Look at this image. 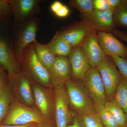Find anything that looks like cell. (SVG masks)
Instances as JSON below:
<instances>
[{
    "label": "cell",
    "mask_w": 127,
    "mask_h": 127,
    "mask_svg": "<svg viewBox=\"0 0 127 127\" xmlns=\"http://www.w3.org/2000/svg\"><path fill=\"white\" fill-rule=\"evenodd\" d=\"M20 65L22 72L31 80L43 87L52 86L48 71L37 59L33 43L23 51Z\"/></svg>",
    "instance_id": "1"
},
{
    "label": "cell",
    "mask_w": 127,
    "mask_h": 127,
    "mask_svg": "<svg viewBox=\"0 0 127 127\" xmlns=\"http://www.w3.org/2000/svg\"><path fill=\"white\" fill-rule=\"evenodd\" d=\"M71 107L81 115L96 111L95 103L81 81L69 79L64 83Z\"/></svg>",
    "instance_id": "2"
},
{
    "label": "cell",
    "mask_w": 127,
    "mask_h": 127,
    "mask_svg": "<svg viewBox=\"0 0 127 127\" xmlns=\"http://www.w3.org/2000/svg\"><path fill=\"white\" fill-rule=\"evenodd\" d=\"M56 127H67L71 122L74 112H71L66 89L64 84L53 86Z\"/></svg>",
    "instance_id": "3"
},
{
    "label": "cell",
    "mask_w": 127,
    "mask_h": 127,
    "mask_svg": "<svg viewBox=\"0 0 127 127\" xmlns=\"http://www.w3.org/2000/svg\"><path fill=\"white\" fill-rule=\"evenodd\" d=\"M8 85L16 101L27 106L34 107L35 103L31 79L22 71L8 75Z\"/></svg>",
    "instance_id": "4"
},
{
    "label": "cell",
    "mask_w": 127,
    "mask_h": 127,
    "mask_svg": "<svg viewBox=\"0 0 127 127\" xmlns=\"http://www.w3.org/2000/svg\"><path fill=\"white\" fill-rule=\"evenodd\" d=\"M47 121L48 120L43 117L39 110L15 101L2 125H22L32 123L39 124Z\"/></svg>",
    "instance_id": "5"
},
{
    "label": "cell",
    "mask_w": 127,
    "mask_h": 127,
    "mask_svg": "<svg viewBox=\"0 0 127 127\" xmlns=\"http://www.w3.org/2000/svg\"><path fill=\"white\" fill-rule=\"evenodd\" d=\"M40 22L39 18L34 17L18 25L19 28L16 34L13 51L20 64L24 50L36 40V36L39 30Z\"/></svg>",
    "instance_id": "6"
},
{
    "label": "cell",
    "mask_w": 127,
    "mask_h": 127,
    "mask_svg": "<svg viewBox=\"0 0 127 127\" xmlns=\"http://www.w3.org/2000/svg\"><path fill=\"white\" fill-rule=\"evenodd\" d=\"M96 68L104 84L107 101L113 100L122 78L118 68L112 59L106 56Z\"/></svg>",
    "instance_id": "7"
},
{
    "label": "cell",
    "mask_w": 127,
    "mask_h": 127,
    "mask_svg": "<svg viewBox=\"0 0 127 127\" xmlns=\"http://www.w3.org/2000/svg\"><path fill=\"white\" fill-rule=\"evenodd\" d=\"M82 82L95 104H105L107 101L105 88L97 68L90 67Z\"/></svg>",
    "instance_id": "8"
},
{
    "label": "cell",
    "mask_w": 127,
    "mask_h": 127,
    "mask_svg": "<svg viewBox=\"0 0 127 127\" xmlns=\"http://www.w3.org/2000/svg\"><path fill=\"white\" fill-rule=\"evenodd\" d=\"M32 89L35 103L38 110L46 119L52 121L53 117L55 116L53 91L38 84H34Z\"/></svg>",
    "instance_id": "9"
},
{
    "label": "cell",
    "mask_w": 127,
    "mask_h": 127,
    "mask_svg": "<svg viewBox=\"0 0 127 127\" xmlns=\"http://www.w3.org/2000/svg\"><path fill=\"white\" fill-rule=\"evenodd\" d=\"M12 13L17 24L35 17L40 11V0H8Z\"/></svg>",
    "instance_id": "10"
},
{
    "label": "cell",
    "mask_w": 127,
    "mask_h": 127,
    "mask_svg": "<svg viewBox=\"0 0 127 127\" xmlns=\"http://www.w3.org/2000/svg\"><path fill=\"white\" fill-rule=\"evenodd\" d=\"M113 9L100 11L93 10L86 16L80 15L82 20L88 24L92 30L111 32L116 29L113 22Z\"/></svg>",
    "instance_id": "11"
},
{
    "label": "cell",
    "mask_w": 127,
    "mask_h": 127,
    "mask_svg": "<svg viewBox=\"0 0 127 127\" xmlns=\"http://www.w3.org/2000/svg\"><path fill=\"white\" fill-rule=\"evenodd\" d=\"M80 46L91 66L96 68L105 56L99 44L96 31L91 30Z\"/></svg>",
    "instance_id": "12"
},
{
    "label": "cell",
    "mask_w": 127,
    "mask_h": 127,
    "mask_svg": "<svg viewBox=\"0 0 127 127\" xmlns=\"http://www.w3.org/2000/svg\"><path fill=\"white\" fill-rule=\"evenodd\" d=\"M100 46L105 56H117L127 60V47L111 32H96Z\"/></svg>",
    "instance_id": "13"
},
{
    "label": "cell",
    "mask_w": 127,
    "mask_h": 127,
    "mask_svg": "<svg viewBox=\"0 0 127 127\" xmlns=\"http://www.w3.org/2000/svg\"><path fill=\"white\" fill-rule=\"evenodd\" d=\"M91 30L88 24L85 21L82 20L62 28L56 33L73 48L81 45Z\"/></svg>",
    "instance_id": "14"
},
{
    "label": "cell",
    "mask_w": 127,
    "mask_h": 127,
    "mask_svg": "<svg viewBox=\"0 0 127 127\" xmlns=\"http://www.w3.org/2000/svg\"><path fill=\"white\" fill-rule=\"evenodd\" d=\"M48 72L52 86L64 84L67 81L72 79L71 66L67 57L57 56Z\"/></svg>",
    "instance_id": "15"
},
{
    "label": "cell",
    "mask_w": 127,
    "mask_h": 127,
    "mask_svg": "<svg viewBox=\"0 0 127 127\" xmlns=\"http://www.w3.org/2000/svg\"><path fill=\"white\" fill-rule=\"evenodd\" d=\"M68 58L71 66L72 79L82 82L91 66L81 46L73 48Z\"/></svg>",
    "instance_id": "16"
},
{
    "label": "cell",
    "mask_w": 127,
    "mask_h": 127,
    "mask_svg": "<svg viewBox=\"0 0 127 127\" xmlns=\"http://www.w3.org/2000/svg\"><path fill=\"white\" fill-rule=\"evenodd\" d=\"M0 66L4 68L8 75L21 71L20 64L16 58L14 51L1 37H0Z\"/></svg>",
    "instance_id": "17"
},
{
    "label": "cell",
    "mask_w": 127,
    "mask_h": 127,
    "mask_svg": "<svg viewBox=\"0 0 127 127\" xmlns=\"http://www.w3.org/2000/svg\"><path fill=\"white\" fill-rule=\"evenodd\" d=\"M15 102L13 94L6 83L0 93V126L7 118Z\"/></svg>",
    "instance_id": "18"
},
{
    "label": "cell",
    "mask_w": 127,
    "mask_h": 127,
    "mask_svg": "<svg viewBox=\"0 0 127 127\" xmlns=\"http://www.w3.org/2000/svg\"><path fill=\"white\" fill-rule=\"evenodd\" d=\"M32 43L37 59L49 71L55 62L57 56L46 47L45 44H41L36 40Z\"/></svg>",
    "instance_id": "19"
},
{
    "label": "cell",
    "mask_w": 127,
    "mask_h": 127,
    "mask_svg": "<svg viewBox=\"0 0 127 127\" xmlns=\"http://www.w3.org/2000/svg\"><path fill=\"white\" fill-rule=\"evenodd\" d=\"M45 45L56 56L68 57L73 48L65 40L57 33L51 40Z\"/></svg>",
    "instance_id": "20"
},
{
    "label": "cell",
    "mask_w": 127,
    "mask_h": 127,
    "mask_svg": "<svg viewBox=\"0 0 127 127\" xmlns=\"http://www.w3.org/2000/svg\"><path fill=\"white\" fill-rule=\"evenodd\" d=\"M104 106L115 119L119 127H127V115L114 100L107 101Z\"/></svg>",
    "instance_id": "21"
},
{
    "label": "cell",
    "mask_w": 127,
    "mask_h": 127,
    "mask_svg": "<svg viewBox=\"0 0 127 127\" xmlns=\"http://www.w3.org/2000/svg\"><path fill=\"white\" fill-rule=\"evenodd\" d=\"M113 22L115 27L127 28V0H122L114 10Z\"/></svg>",
    "instance_id": "22"
},
{
    "label": "cell",
    "mask_w": 127,
    "mask_h": 127,
    "mask_svg": "<svg viewBox=\"0 0 127 127\" xmlns=\"http://www.w3.org/2000/svg\"><path fill=\"white\" fill-rule=\"evenodd\" d=\"M113 100L123 110L127 117V82L122 77Z\"/></svg>",
    "instance_id": "23"
},
{
    "label": "cell",
    "mask_w": 127,
    "mask_h": 127,
    "mask_svg": "<svg viewBox=\"0 0 127 127\" xmlns=\"http://www.w3.org/2000/svg\"><path fill=\"white\" fill-rule=\"evenodd\" d=\"M97 113L104 127H119L115 119L104 104H95Z\"/></svg>",
    "instance_id": "24"
},
{
    "label": "cell",
    "mask_w": 127,
    "mask_h": 127,
    "mask_svg": "<svg viewBox=\"0 0 127 127\" xmlns=\"http://www.w3.org/2000/svg\"><path fill=\"white\" fill-rule=\"evenodd\" d=\"M93 0H71L69 1L70 6L76 9L81 16L87 15L93 11Z\"/></svg>",
    "instance_id": "25"
},
{
    "label": "cell",
    "mask_w": 127,
    "mask_h": 127,
    "mask_svg": "<svg viewBox=\"0 0 127 127\" xmlns=\"http://www.w3.org/2000/svg\"><path fill=\"white\" fill-rule=\"evenodd\" d=\"M81 116L86 127H104L96 111Z\"/></svg>",
    "instance_id": "26"
},
{
    "label": "cell",
    "mask_w": 127,
    "mask_h": 127,
    "mask_svg": "<svg viewBox=\"0 0 127 127\" xmlns=\"http://www.w3.org/2000/svg\"><path fill=\"white\" fill-rule=\"evenodd\" d=\"M116 64L122 77L127 82V61L120 57L114 56L110 57Z\"/></svg>",
    "instance_id": "27"
},
{
    "label": "cell",
    "mask_w": 127,
    "mask_h": 127,
    "mask_svg": "<svg viewBox=\"0 0 127 127\" xmlns=\"http://www.w3.org/2000/svg\"><path fill=\"white\" fill-rule=\"evenodd\" d=\"M12 14L8 0H0V21L5 20Z\"/></svg>",
    "instance_id": "28"
},
{
    "label": "cell",
    "mask_w": 127,
    "mask_h": 127,
    "mask_svg": "<svg viewBox=\"0 0 127 127\" xmlns=\"http://www.w3.org/2000/svg\"><path fill=\"white\" fill-rule=\"evenodd\" d=\"M94 10L104 11L112 9L108 4L107 0H93Z\"/></svg>",
    "instance_id": "29"
},
{
    "label": "cell",
    "mask_w": 127,
    "mask_h": 127,
    "mask_svg": "<svg viewBox=\"0 0 127 127\" xmlns=\"http://www.w3.org/2000/svg\"><path fill=\"white\" fill-rule=\"evenodd\" d=\"M71 122L67 127H86L81 116L75 112Z\"/></svg>",
    "instance_id": "30"
},
{
    "label": "cell",
    "mask_w": 127,
    "mask_h": 127,
    "mask_svg": "<svg viewBox=\"0 0 127 127\" xmlns=\"http://www.w3.org/2000/svg\"><path fill=\"white\" fill-rule=\"evenodd\" d=\"M6 71L2 67L0 66V93L8 79V75H6Z\"/></svg>",
    "instance_id": "31"
},
{
    "label": "cell",
    "mask_w": 127,
    "mask_h": 127,
    "mask_svg": "<svg viewBox=\"0 0 127 127\" xmlns=\"http://www.w3.org/2000/svg\"><path fill=\"white\" fill-rule=\"evenodd\" d=\"M111 32L114 36L122 40L125 41L127 43V32L121 31L115 29Z\"/></svg>",
    "instance_id": "32"
},
{
    "label": "cell",
    "mask_w": 127,
    "mask_h": 127,
    "mask_svg": "<svg viewBox=\"0 0 127 127\" xmlns=\"http://www.w3.org/2000/svg\"><path fill=\"white\" fill-rule=\"evenodd\" d=\"M70 13V11L69 9L66 6L63 5L61 8L55 14V15L58 17L64 18L68 16Z\"/></svg>",
    "instance_id": "33"
},
{
    "label": "cell",
    "mask_w": 127,
    "mask_h": 127,
    "mask_svg": "<svg viewBox=\"0 0 127 127\" xmlns=\"http://www.w3.org/2000/svg\"><path fill=\"white\" fill-rule=\"evenodd\" d=\"M63 5V4L61 2L58 1H56L52 4L50 6V9L55 14Z\"/></svg>",
    "instance_id": "34"
},
{
    "label": "cell",
    "mask_w": 127,
    "mask_h": 127,
    "mask_svg": "<svg viewBox=\"0 0 127 127\" xmlns=\"http://www.w3.org/2000/svg\"><path fill=\"white\" fill-rule=\"evenodd\" d=\"M38 124L35 123H30L22 125H2L0 127H37Z\"/></svg>",
    "instance_id": "35"
},
{
    "label": "cell",
    "mask_w": 127,
    "mask_h": 127,
    "mask_svg": "<svg viewBox=\"0 0 127 127\" xmlns=\"http://www.w3.org/2000/svg\"><path fill=\"white\" fill-rule=\"evenodd\" d=\"M122 0H107L108 3L111 9H116L120 4Z\"/></svg>",
    "instance_id": "36"
},
{
    "label": "cell",
    "mask_w": 127,
    "mask_h": 127,
    "mask_svg": "<svg viewBox=\"0 0 127 127\" xmlns=\"http://www.w3.org/2000/svg\"><path fill=\"white\" fill-rule=\"evenodd\" d=\"M37 127H56L52 121H47L44 122L39 124Z\"/></svg>",
    "instance_id": "37"
}]
</instances>
